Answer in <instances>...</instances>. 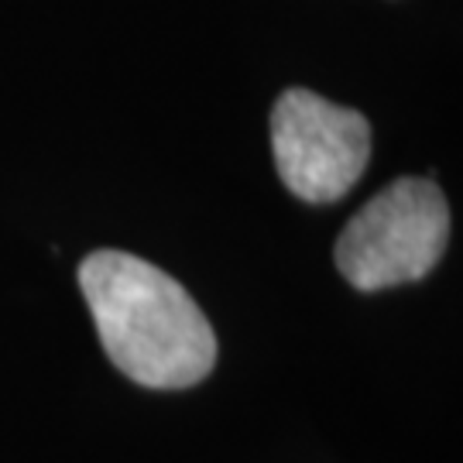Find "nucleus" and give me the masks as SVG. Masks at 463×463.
<instances>
[{"label": "nucleus", "instance_id": "1", "mask_svg": "<svg viewBox=\"0 0 463 463\" xmlns=\"http://www.w3.org/2000/svg\"><path fill=\"white\" fill-rule=\"evenodd\" d=\"M80 288L120 374L172 392L213 371V326L168 271L124 250H97L80 265Z\"/></svg>", "mask_w": 463, "mask_h": 463}, {"label": "nucleus", "instance_id": "2", "mask_svg": "<svg viewBox=\"0 0 463 463\" xmlns=\"http://www.w3.org/2000/svg\"><path fill=\"white\" fill-rule=\"evenodd\" d=\"M447 244L449 206L439 185L398 179L350 216L336 241V268L354 288L381 292L426 279Z\"/></svg>", "mask_w": 463, "mask_h": 463}, {"label": "nucleus", "instance_id": "3", "mask_svg": "<svg viewBox=\"0 0 463 463\" xmlns=\"http://www.w3.org/2000/svg\"><path fill=\"white\" fill-rule=\"evenodd\" d=\"M271 148L288 193L323 206L347 196L364 175L371 124L313 90H285L271 110Z\"/></svg>", "mask_w": 463, "mask_h": 463}]
</instances>
